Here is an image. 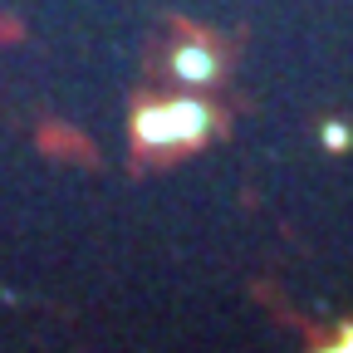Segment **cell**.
<instances>
[{
  "instance_id": "cell-1",
  "label": "cell",
  "mask_w": 353,
  "mask_h": 353,
  "mask_svg": "<svg viewBox=\"0 0 353 353\" xmlns=\"http://www.w3.org/2000/svg\"><path fill=\"white\" fill-rule=\"evenodd\" d=\"M201 128H206V113L196 103H167L138 118V132L148 143H192Z\"/></svg>"
},
{
  "instance_id": "cell-2",
  "label": "cell",
  "mask_w": 353,
  "mask_h": 353,
  "mask_svg": "<svg viewBox=\"0 0 353 353\" xmlns=\"http://www.w3.org/2000/svg\"><path fill=\"white\" fill-rule=\"evenodd\" d=\"M206 69H211V64H206V54H196V50H192V54H182V74H196V79H201Z\"/></svg>"
}]
</instances>
